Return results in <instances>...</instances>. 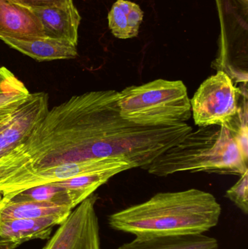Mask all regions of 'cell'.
I'll return each instance as SVG.
<instances>
[{
  "instance_id": "obj_5",
  "label": "cell",
  "mask_w": 248,
  "mask_h": 249,
  "mask_svg": "<svg viewBox=\"0 0 248 249\" xmlns=\"http://www.w3.org/2000/svg\"><path fill=\"white\" fill-rule=\"evenodd\" d=\"M113 168H122L126 171L134 168V167L131 162L121 158H101L67 162L20 173L3 178L0 180V193L2 196V200H8L15 195L32 187L59 182L79 176L96 174Z\"/></svg>"
},
{
  "instance_id": "obj_1",
  "label": "cell",
  "mask_w": 248,
  "mask_h": 249,
  "mask_svg": "<svg viewBox=\"0 0 248 249\" xmlns=\"http://www.w3.org/2000/svg\"><path fill=\"white\" fill-rule=\"evenodd\" d=\"M221 214V205L214 195L189 189L157 193L109 215L108 224L135 238L199 235L216 226Z\"/></svg>"
},
{
  "instance_id": "obj_8",
  "label": "cell",
  "mask_w": 248,
  "mask_h": 249,
  "mask_svg": "<svg viewBox=\"0 0 248 249\" xmlns=\"http://www.w3.org/2000/svg\"><path fill=\"white\" fill-rule=\"evenodd\" d=\"M4 43L38 61L73 59L78 55L77 45L49 37L15 38L0 36Z\"/></svg>"
},
{
  "instance_id": "obj_19",
  "label": "cell",
  "mask_w": 248,
  "mask_h": 249,
  "mask_svg": "<svg viewBox=\"0 0 248 249\" xmlns=\"http://www.w3.org/2000/svg\"><path fill=\"white\" fill-rule=\"evenodd\" d=\"M17 247L18 246L15 243L0 238V249H16Z\"/></svg>"
},
{
  "instance_id": "obj_20",
  "label": "cell",
  "mask_w": 248,
  "mask_h": 249,
  "mask_svg": "<svg viewBox=\"0 0 248 249\" xmlns=\"http://www.w3.org/2000/svg\"><path fill=\"white\" fill-rule=\"evenodd\" d=\"M1 200H2V196H1V193H0V202L1 201Z\"/></svg>"
},
{
  "instance_id": "obj_2",
  "label": "cell",
  "mask_w": 248,
  "mask_h": 249,
  "mask_svg": "<svg viewBox=\"0 0 248 249\" xmlns=\"http://www.w3.org/2000/svg\"><path fill=\"white\" fill-rule=\"evenodd\" d=\"M248 162L227 127L210 125L192 130L146 170L161 177L182 172L241 176L248 171Z\"/></svg>"
},
{
  "instance_id": "obj_12",
  "label": "cell",
  "mask_w": 248,
  "mask_h": 249,
  "mask_svg": "<svg viewBox=\"0 0 248 249\" xmlns=\"http://www.w3.org/2000/svg\"><path fill=\"white\" fill-rule=\"evenodd\" d=\"M116 249H219L215 238L204 234L135 238Z\"/></svg>"
},
{
  "instance_id": "obj_16",
  "label": "cell",
  "mask_w": 248,
  "mask_h": 249,
  "mask_svg": "<svg viewBox=\"0 0 248 249\" xmlns=\"http://www.w3.org/2000/svg\"><path fill=\"white\" fill-rule=\"evenodd\" d=\"M38 201L67 206L74 209L81 203L74 193L55 183L28 189L3 201Z\"/></svg>"
},
{
  "instance_id": "obj_3",
  "label": "cell",
  "mask_w": 248,
  "mask_h": 249,
  "mask_svg": "<svg viewBox=\"0 0 248 249\" xmlns=\"http://www.w3.org/2000/svg\"><path fill=\"white\" fill-rule=\"evenodd\" d=\"M118 106L124 119L140 125L183 124L192 117L187 89L182 80L158 79L119 92Z\"/></svg>"
},
{
  "instance_id": "obj_18",
  "label": "cell",
  "mask_w": 248,
  "mask_h": 249,
  "mask_svg": "<svg viewBox=\"0 0 248 249\" xmlns=\"http://www.w3.org/2000/svg\"><path fill=\"white\" fill-rule=\"evenodd\" d=\"M27 7H65L74 5L73 0H16Z\"/></svg>"
},
{
  "instance_id": "obj_15",
  "label": "cell",
  "mask_w": 248,
  "mask_h": 249,
  "mask_svg": "<svg viewBox=\"0 0 248 249\" xmlns=\"http://www.w3.org/2000/svg\"><path fill=\"white\" fill-rule=\"evenodd\" d=\"M26 85L6 67H0V125L5 124L27 100Z\"/></svg>"
},
{
  "instance_id": "obj_7",
  "label": "cell",
  "mask_w": 248,
  "mask_h": 249,
  "mask_svg": "<svg viewBox=\"0 0 248 249\" xmlns=\"http://www.w3.org/2000/svg\"><path fill=\"white\" fill-rule=\"evenodd\" d=\"M48 110L49 96L46 93H31L10 119L0 125V158L21 143Z\"/></svg>"
},
{
  "instance_id": "obj_17",
  "label": "cell",
  "mask_w": 248,
  "mask_h": 249,
  "mask_svg": "<svg viewBox=\"0 0 248 249\" xmlns=\"http://www.w3.org/2000/svg\"><path fill=\"white\" fill-rule=\"evenodd\" d=\"M226 197L234 203L245 214L248 213V171L240 176V179L230 190Z\"/></svg>"
},
{
  "instance_id": "obj_9",
  "label": "cell",
  "mask_w": 248,
  "mask_h": 249,
  "mask_svg": "<svg viewBox=\"0 0 248 249\" xmlns=\"http://www.w3.org/2000/svg\"><path fill=\"white\" fill-rule=\"evenodd\" d=\"M0 36L46 37L42 23L31 9L14 0H0Z\"/></svg>"
},
{
  "instance_id": "obj_13",
  "label": "cell",
  "mask_w": 248,
  "mask_h": 249,
  "mask_svg": "<svg viewBox=\"0 0 248 249\" xmlns=\"http://www.w3.org/2000/svg\"><path fill=\"white\" fill-rule=\"evenodd\" d=\"M73 209L69 206L38 201L0 202V221L36 219L46 216L68 217Z\"/></svg>"
},
{
  "instance_id": "obj_6",
  "label": "cell",
  "mask_w": 248,
  "mask_h": 249,
  "mask_svg": "<svg viewBox=\"0 0 248 249\" xmlns=\"http://www.w3.org/2000/svg\"><path fill=\"white\" fill-rule=\"evenodd\" d=\"M97 200L93 193L74 208L42 249H101Z\"/></svg>"
},
{
  "instance_id": "obj_4",
  "label": "cell",
  "mask_w": 248,
  "mask_h": 249,
  "mask_svg": "<svg viewBox=\"0 0 248 249\" xmlns=\"http://www.w3.org/2000/svg\"><path fill=\"white\" fill-rule=\"evenodd\" d=\"M243 92L224 71L208 77L190 100L195 124L207 127L228 124L238 112Z\"/></svg>"
},
{
  "instance_id": "obj_10",
  "label": "cell",
  "mask_w": 248,
  "mask_h": 249,
  "mask_svg": "<svg viewBox=\"0 0 248 249\" xmlns=\"http://www.w3.org/2000/svg\"><path fill=\"white\" fill-rule=\"evenodd\" d=\"M29 8L42 23L46 37L63 39L77 45L81 16L75 6Z\"/></svg>"
},
{
  "instance_id": "obj_14",
  "label": "cell",
  "mask_w": 248,
  "mask_h": 249,
  "mask_svg": "<svg viewBox=\"0 0 248 249\" xmlns=\"http://www.w3.org/2000/svg\"><path fill=\"white\" fill-rule=\"evenodd\" d=\"M143 18L144 13L139 5L127 0H117L108 14L109 29L118 39L138 36Z\"/></svg>"
},
{
  "instance_id": "obj_21",
  "label": "cell",
  "mask_w": 248,
  "mask_h": 249,
  "mask_svg": "<svg viewBox=\"0 0 248 249\" xmlns=\"http://www.w3.org/2000/svg\"><path fill=\"white\" fill-rule=\"evenodd\" d=\"M14 1H16V0H14Z\"/></svg>"
},
{
  "instance_id": "obj_11",
  "label": "cell",
  "mask_w": 248,
  "mask_h": 249,
  "mask_svg": "<svg viewBox=\"0 0 248 249\" xmlns=\"http://www.w3.org/2000/svg\"><path fill=\"white\" fill-rule=\"evenodd\" d=\"M67 218L46 216L36 219L0 221V238L21 245L32 240L49 239L54 227L62 224Z\"/></svg>"
}]
</instances>
